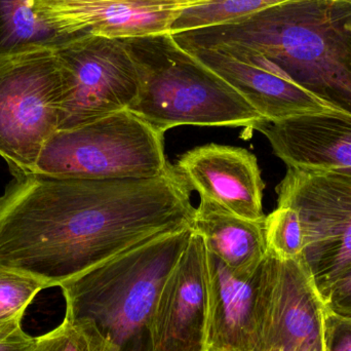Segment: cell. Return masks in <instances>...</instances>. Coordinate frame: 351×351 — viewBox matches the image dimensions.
<instances>
[{
	"label": "cell",
	"mask_w": 351,
	"mask_h": 351,
	"mask_svg": "<svg viewBox=\"0 0 351 351\" xmlns=\"http://www.w3.org/2000/svg\"><path fill=\"white\" fill-rule=\"evenodd\" d=\"M324 300L328 311L351 317V266L334 282Z\"/></svg>",
	"instance_id": "24"
},
{
	"label": "cell",
	"mask_w": 351,
	"mask_h": 351,
	"mask_svg": "<svg viewBox=\"0 0 351 351\" xmlns=\"http://www.w3.org/2000/svg\"><path fill=\"white\" fill-rule=\"evenodd\" d=\"M172 36L187 45H233L258 53L309 92L351 113V5L346 2L292 0L229 24Z\"/></svg>",
	"instance_id": "2"
},
{
	"label": "cell",
	"mask_w": 351,
	"mask_h": 351,
	"mask_svg": "<svg viewBox=\"0 0 351 351\" xmlns=\"http://www.w3.org/2000/svg\"><path fill=\"white\" fill-rule=\"evenodd\" d=\"M29 351H121L94 322L65 315L58 327L34 338Z\"/></svg>",
	"instance_id": "19"
},
{
	"label": "cell",
	"mask_w": 351,
	"mask_h": 351,
	"mask_svg": "<svg viewBox=\"0 0 351 351\" xmlns=\"http://www.w3.org/2000/svg\"><path fill=\"white\" fill-rule=\"evenodd\" d=\"M45 289L30 276L0 270V323L24 317L35 297Z\"/></svg>",
	"instance_id": "21"
},
{
	"label": "cell",
	"mask_w": 351,
	"mask_h": 351,
	"mask_svg": "<svg viewBox=\"0 0 351 351\" xmlns=\"http://www.w3.org/2000/svg\"><path fill=\"white\" fill-rule=\"evenodd\" d=\"M210 0H33L34 12L68 39H137L170 34L182 12Z\"/></svg>",
	"instance_id": "11"
},
{
	"label": "cell",
	"mask_w": 351,
	"mask_h": 351,
	"mask_svg": "<svg viewBox=\"0 0 351 351\" xmlns=\"http://www.w3.org/2000/svg\"><path fill=\"white\" fill-rule=\"evenodd\" d=\"M261 265L252 274L233 271L208 252V328L206 351H254Z\"/></svg>",
	"instance_id": "15"
},
{
	"label": "cell",
	"mask_w": 351,
	"mask_h": 351,
	"mask_svg": "<svg viewBox=\"0 0 351 351\" xmlns=\"http://www.w3.org/2000/svg\"><path fill=\"white\" fill-rule=\"evenodd\" d=\"M175 41L237 90L263 121H280L299 115L341 110L309 92L269 60L253 51L233 45H196Z\"/></svg>",
	"instance_id": "10"
},
{
	"label": "cell",
	"mask_w": 351,
	"mask_h": 351,
	"mask_svg": "<svg viewBox=\"0 0 351 351\" xmlns=\"http://www.w3.org/2000/svg\"><path fill=\"white\" fill-rule=\"evenodd\" d=\"M165 134L130 110L112 113L47 141L34 173L88 180L149 179L172 169Z\"/></svg>",
	"instance_id": "5"
},
{
	"label": "cell",
	"mask_w": 351,
	"mask_h": 351,
	"mask_svg": "<svg viewBox=\"0 0 351 351\" xmlns=\"http://www.w3.org/2000/svg\"><path fill=\"white\" fill-rule=\"evenodd\" d=\"M24 317L0 323V351H29L34 337L23 329Z\"/></svg>",
	"instance_id": "23"
},
{
	"label": "cell",
	"mask_w": 351,
	"mask_h": 351,
	"mask_svg": "<svg viewBox=\"0 0 351 351\" xmlns=\"http://www.w3.org/2000/svg\"><path fill=\"white\" fill-rule=\"evenodd\" d=\"M63 75L59 131L129 110L141 88L133 39L84 35L55 49Z\"/></svg>",
	"instance_id": "7"
},
{
	"label": "cell",
	"mask_w": 351,
	"mask_h": 351,
	"mask_svg": "<svg viewBox=\"0 0 351 351\" xmlns=\"http://www.w3.org/2000/svg\"><path fill=\"white\" fill-rule=\"evenodd\" d=\"M64 82L55 49L0 59V156L12 175L32 174L59 131Z\"/></svg>",
	"instance_id": "6"
},
{
	"label": "cell",
	"mask_w": 351,
	"mask_h": 351,
	"mask_svg": "<svg viewBox=\"0 0 351 351\" xmlns=\"http://www.w3.org/2000/svg\"><path fill=\"white\" fill-rule=\"evenodd\" d=\"M14 177L0 196V270L47 289L193 223L191 190L174 166L149 179Z\"/></svg>",
	"instance_id": "1"
},
{
	"label": "cell",
	"mask_w": 351,
	"mask_h": 351,
	"mask_svg": "<svg viewBox=\"0 0 351 351\" xmlns=\"http://www.w3.org/2000/svg\"><path fill=\"white\" fill-rule=\"evenodd\" d=\"M278 206L298 212L303 259L323 298L351 266V174L288 168L276 187Z\"/></svg>",
	"instance_id": "8"
},
{
	"label": "cell",
	"mask_w": 351,
	"mask_h": 351,
	"mask_svg": "<svg viewBox=\"0 0 351 351\" xmlns=\"http://www.w3.org/2000/svg\"><path fill=\"white\" fill-rule=\"evenodd\" d=\"M191 232L156 235L63 282L65 315L94 322L121 351H149L156 301Z\"/></svg>",
	"instance_id": "3"
},
{
	"label": "cell",
	"mask_w": 351,
	"mask_h": 351,
	"mask_svg": "<svg viewBox=\"0 0 351 351\" xmlns=\"http://www.w3.org/2000/svg\"><path fill=\"white\" fill-rule=\"evenodd\" d=\"M324 341L325 351H351V317L327 309Z\"/></svg>",
	"instance_id": "22"
},
{
	"label": "cell",
	"mask_w": 351,
	"mask_h": 351,
	"mask_svg": "<svg viewBox=\"0 0 351 351\" xmlns=\"http://www.w3.org/2000/svg\"><path fill=\"white\" fill-rule=\"evenodd\" d=\"M252 131L265 136L274 154L288 168L351 174V113L348 111H324L280 121H260Z\"/></svg>",
	"instance_id": "14"
},
{
	"label": "cell",
	"mask_w": 351,
	"mask_h": 351,
	"mask_svg": "<svg viewBox=\"0 0 351 351\" xmlns=\"http://www.w3.org/2000/svg\"><path fill=\"white\" fill-rule=\"evenodd\" d=\"M265 220L241 218L200 197L192 228L199 233L210 253L237 274H252L267 255Z\"/></svg>",
	"instance_id": "16"
},
{
	"label": "cell",
	"mask_w": 351,
	"mask_h": 351,
	"mask_svg": "<svg viewBox=\"0 0 351 351\" xmlns=\"http://www.w3.org/2000/svg\"><path fill=\"white\" fill-rule=\"evenodd\" d=\"M288 1L292 0H210L182 12L170 34L229 24Z\"/></svg>",
	"instance_id": "18"
},
{
	"label": "cell",
	"mask_w": 351,
	"mask_h": 351,
	"mask_svg": "<svg viewBox=\"0 0 351 351\" xmlns=\"http://www.w3.org/2000/svg\"><path fill=\"white\" fill-rule=\"evenodd\" d=\"M174 167L188 188L200 197L241 218L265 220V184L257 158L249 150L206 144L182 154Z\"/></svg>",
	"instance_id": "13"
},
{
	"label": "cell",
	"mask_w": 351,
	"mask_h": 351,
	"mask_svg": "<svg viewBox=\"0 0 351 351\" xmlns=\"http://www.w3.org/2000/svg\"><path fill=\"white\" fill-rule=\"evenodd\" d=\"M208 293V250L192 228L156 301L148 329L149 351H206Z\"/></svg>",
	"instance_id": "12"
},
{
	"label": "cell",
	"mask_w": 351,
	"mask_h": 351,
	"mask_svg": "<svg viewBox=\"0 0 351 351\" xmlns=\"http://www.w3.org/2000/svg\"><path fill=\"white\" fill-rule=\"evenodd\" d=\"M133 39L141 62V88L129 110L162 133L181 125L243 127L261 115L230 86L178 45L172 35Z\"/></svg>",
	"instance_id": "4"
},
{
	"label": "cell",
	"mask_w": 351,
	"mask_h": 351,
	"mask_svg": "<svg viewBox=\"0 0 351 351\" xmlns=\"http://www.w3.org/2000/svg\"><path fill=\"white\" fill-rule=\"evenodd\" d=\"M339 1L346 2V3L350 4L351 5V0H339Z\"/></svg>",
	"instance_id": "25"
},
{
	"label": "cell",
	"mask_w": 351,
	"mask_h": 351,
	"mask_svg": "<svg viewBox=\"0 0 351 351\" xmlns=\"http://www.w3.org/2000/svg\"><path fill=\"white\" fill-rule=\"evenodd\" d=\"M68 40L35 14L33 0H0V59L55 49Z\"/></svg>",
	"instance_id": "17"
},
{
	"label": "cell",
	"mask_w": 351,
	"mask_h": 351,
	"mask_svg": "<svg viewBox=\"0 0 351 351\" xmlns=\"http://www.w3.org/2000/svg\"><path fill=\"white\" fill-rule=\"evenodd\" d=\"M325 300L302 256L262 264L254 351H325Z\"/></svg>",
	"instance_id": "9"
},
{
	"label": "cell",
	"mask_w": 351,
	"mask_h": 351,
	"mask_svg": "<svg viewBox=\"0 0 351 351\" xmlns=\"http://www.w3.org/2000/svg\"><path fill=\"white\" fill-rule=\"evenodd\" d=\"M267 252L280 259H294L303 255L304 231L298 212L289 206H278L265 218Z\"/></svg>",
	"instance_id": "20"
}]
</instances>
